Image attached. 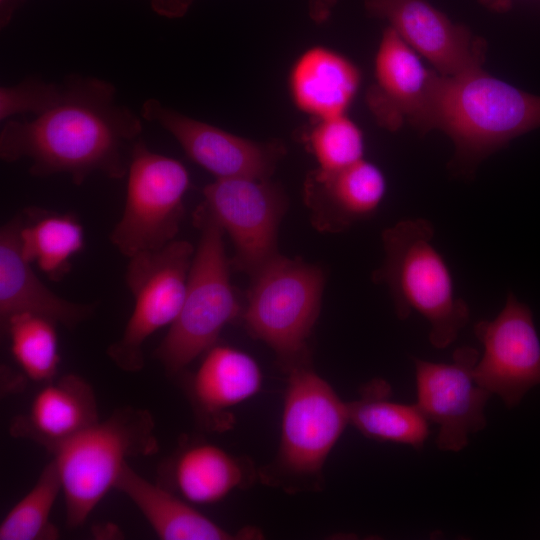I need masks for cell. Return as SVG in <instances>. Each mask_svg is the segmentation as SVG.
<instances>
[{"label": "cell", "instance_id": "13", "mask_svg": "<svg viewBox=\"0 0 540 540\" xmlns=\"http://www.w3.org/2000/svg\"><path fill=\"white\" fill-rule=\"evenodd\" d=\"M142 119L158 124L196 164L216 179H270L286 154L279 141H255L184 115L155 98L144 101Z\"/></svg>", "mask_w": 540, "mask_h": 540}, {"label": "cell", "instance_id": "16", "mask_svg": "<svg viewBox=\"0 0 540 540\" xmlns=\"http://www.w3.org/2000/svg\"><path fill=\"white\" fill-rule=\"evenodd\" d=\"M29 408L10 423L12 437L34 442L54 454L99 421L91 384L69 373L43 383Z\"/></svg>", "mask_w": 540, "mask_h": 540}, {"label": "cell", "instance_id": "18", "mask_svg": "<svg viewBox=\"0 0 540 540\" xmlns=\"http://www.w3.org/2000/svg\"><path fill=\"white\" fill-rule=\"evenodd\" d=\"M19 226L20 213L0 229L1 327L15 314L31 313L75 329L92 317L97 304L70 301L46 287L21 254Z\"/></svg>", "mask_w": 540, "mask_h": 540}, {"label": "cell", "instance_id": "22", "mask_svg": "<svg viewBox=\"0 0 540 540\" xmlns=\"http://www.w3.org/2000/svg\"><path fill=\"white\" fill-rule=\"evenodd\" d=\"M114 489L126 495L162 540H228L233 535L197 511L170 489L152 483L137 473L129 462Z\"/></svg>", "mask_w": 540, "mask_h": 540}, {"label": "cell", "instance_id": "20", "mask_svg": "<svg viewBox=\"0 0 540 540\" xmlns=\"http://www.w3.org/2000/svg\"><path fill=\"white\" fill-rule=\"evenodd\" d=\"M262 372L247 353L213 346L188 383L194 408L209 425L222 424L227 410L253 397L261 388Z\"/></svg>", "mask_w": 540, "mask_h": 540}, {"label": "cell", "instance_id": "8", "mask_svg": "<svg viewBox=\"0 0 540 540\" xmlns=\"http://www.w3.org/2000/svg\"><path fill=\"white\" fill-rule=\"evenodd\" d=\"M126 176L125 204L110 241L130 258L175 240L191 180L182 162L153 152L142 138L131 150Z\"/></svg>", "mask_w": 540, "mask_h": 540}, {"label": "cell", "instance_id": "30", "mask_svg": "<svg viewBox=\"0 0 540 540\" xmlns=\"http://www.w3.org/2000/svg\"><path fill=\"white\" fill-rule=\"evenodd\" d=\"M338 0H308L309 17L315 24L325 23L331 16Z\"/></svg>", "mask_w": 540, "mask_h": 540}, {"label": "cell", "instance_id": "9", "mask_svg": "<svg viewBox=\"0 0 540 540\" xmlns=\"http://www.w3.org/2000/svg\"><path fill=\"white\" fill-rule=\"evenodd\" d=\"M194 252L190 242L173 240L129 258L125 283L134 297V309L120 338L107 348L108 357L119 369L140 371L145 341L178 316Z\"/></svg>", "mask_w": 540, "mask_h": 540}, {"label": "cell", "instance_id": "31", "mask_svg": "<svg viewBox=\"0 0 540 540\" xmlns=\"http://www.w3.org/2000/svg\"><path fill=\"white\" fill-rule=\"evenodd\" d=\"M26 0H0V27L6 28Z\"/></svg>", "mask_w": 540, "mask_h": 540}, {"label": "cell", "instance_id": "19", "mask_svg": "<svg viewBox=\"0 0 540 540\" xmlns=\"http://www.w3.org/2000/svg\"><path fill=\"white\" fill-rule=\"evenodd\" d=\"M358 66L323 45L304 50L288 74V91L296 109L314 121L347 114L361 85Z\"/></svg>", "mask_w": 540, "mask_h": 540}, {"label": "cell", "instance_id": "2", "mask_svg": "<svg viewBox=\"0 0 540 540\" xmlns=\"http://www.w3.org/2000/svg\"><path fill=\"white\" fill-rule=\"evenodd\" d=\"M540 127V96L484 71L437 74L423 133L444 132L454 143L453 169L472 173L511 140Z\"/></svg>", "mask_w": 540, "mask_h": 540}, {"label": "cell", "instance_id": "28", "mask_svg": "<svg viewBox=\"0 0 540 540\" xmlns=\"http://www.w3.org/2000/svg\"><path fill=\"white\" fill-rule=\"evenodd\" d=\"M63 93V82L28 77L14 85L0 87V121L22 114L39 115L55 104Z\"/></svg>", "mask_w": 540, "mask_h": 540}, {"label": "cell", "instance_id": "25", "mask_svg": "<svg viewBox=\"0 0 540 540\" xmlns=\"http://www.w3.org/2000/svg\"><path fill=\"white\" fill-rule=\"evenodd\" d=\"M56 325L39 315L19 313L1 327L9 336L15 361L28 379L45 383L57 377L60 355Z\"/></svg>", "mask_w": 540, "mask_h": 540}, {"label": "cell", "instance_id": "32", "mask_svg": "<svg viewBox=\"0 0 540 540\" xmlns=\"http://www.w3.org/2000/svg\"><path fill=\"white\" fill-rule=\"evenodd\" d=\"M1 382L2 387L4 386V389H2V392L10 393L11 385L13 388V391H19L21 390V386L24 385L22 382H24V378L21 377L18 373L11 370L9 367L4 366L1 368Z\"/></svg>", "mask_w": 540, "mask_h": 540}, {"label": "cell", "instance_id": "5", "mask_svg": "<svg viewBox=\"0 0 540 540\" xmlns=\"http://www.w3.org/2000/svg\"><path fill=\"white\" fill-rule=\"evenodd\" d=\"M194 222L200 240L194 252L181 310L154 355L169 374H177L213 347L240 306L230 283L224 230L201 204Z\"/></svg>", "mask_w": 540, "mask_h": 540}, {"label": "cell", "instance_id": "17", "mask_svg": "<svg viewBox=\"0 0 540 540\" xmlns=\"http://www.w3.org/2000/svg\"><path fill=\"white\" fill-rule=\"evenodd\" d=\"M385 193L383 172L364 158L340 170L316 168L303 185L311 222L323 232L342 231L373 215Z\"/></svg>", "mask_w": 540, "mask_h": 540}, {"label": "cell", "instance_id": "33", "mask_svg": "<svg viewBox=\"0 0 540 540\" xmlns=\"http://www.w3.org/2000/svg\"><path fill=\"white\" fill-rule=\"evenodd\" d=\"M486 8L496 11L505 12L512 6L514 0H478Z\"/></svg>", "mask_w": 540, "mask_h": 540}, {"label": "cell", "instance_id": "29", "mask_svg": "<svg viewBox=\"0 0 540 540\" xmlns=\"http://www.w3.org/2000/svg\"><path fill=\"white\" fill-rule=\"evenodd\" d=\"M152 10L167 19H179L187 14L195 0H149Z\"/></svg>", "mask_w": 540, "mask_h": 540}, {"label": "cell", "instance_id": "6", "mask_svg": "<svg viewBox=\"0 0 540 540\" xmlns=\"http://www.w3.org/2000/svg\"><path fill=\"white\" fill-rule=\"evenodd\" d=\"M323 288L320 268L280 254L251 276L243 313L246 328L274 350L288 368L304 362Z\"/></svg>", "mask_w": 540, "mask_h": 540}, {"label": "cell", "instance_id": "21", "mask_svg": "<svg viewBox=\"0 0 540 540\" xmlns=\"http://www.w3.org/2000/svg\"><path fill=\"white\" fill-rule=\"evenodd\" d=\"M243 464L222 448L194 443L177 449L158 468L157 483L195 504H213L244 482Z\"/></svg>", "mask_w": 540, "mask_h": 540}, {"label": "cell", "instance_id": "12", "mask_svg": "<svg viewBox=\"0 0 540 540\" xmlns=\"http://www.w3.org/2000/svg\"><path fill=\"white\" fill-rule=\"evenodd\" d=\"M474 333L483 346L474 367L476 381L507 408L516 407L540 385V339L531 309L510 292L500 313L478 321Z\"/></svg>", "mask_w": 540, "mask_h": 540}, {"label": "cell", "instance_id": "27", "mask_svg": "<svg viewBox=\"0 0 540 540\" xmlns=\"http://www.w3.org/2000/svg\"><path fill=\"white\" fill-rule=\"evenodd\" d=\"M303 140L322 170H340L364 158L363 132L347 114L316 120Z\"/></svg>", "mask_w": 540, "mask_h": 540}, {"label": "cell", "instance_id": "1", "mask_svg": "<svg viewBox=\"0 0 540 540\" xmlns=\"http://www.w3.org/2000/svg\"><path fill=\"white\" fill-rule=\"evenodd\" d=\"M142 117L117 100L116 87L97 77L69 76L59 100L28 120L10 119L0 130V158L30 162L35 177L64 174L75 185L101 173L127 175Z\"/></svg>", "mask_w": 540, "mask_h": 540}, {"label": "cell", "instance_id": "10", "mask_svg": "<svg viewBox=\"0 0 540 540\" xmlns=\"http://www.w3.org/2000/svg\"><path fill=\"white\" fill-rule=\"evenodd\" d=\"M202 205L234 245L233 267L250 277L279 255L278 227L287 209L284 189L270 179H216Z\"/></svg>", "mask_w": 540, "mask_h": 540}, {"label": "cell", "instance_id": "7", "mask_svg": "<svg viewBox=\"0 0 540 540\" xmlns=\"http://www.w3.org/2000/svg\"><path fill=\"white\" fill-rule=\"evenodd\" d=\"M349 420L348 403L305 362L289 368L280 444L270 467L285 487L315 483ZM276 480V481H277Z\"/></svg>", "mask_w": 540, "mask_h": 540}, {"label": "cell", "instance_id": "11", "mask_svg": "<svg viewBox=\"0 0 540 540\" xmlns=\"http://www.w3.org/2000/svg\"><path fill=\"white\" fill-rule=\"evenodd\" d=\"M476 348H457L450 363L413 358L417 406L439 427L436 446L443 451L464 449L469 436L487 425L484 413L491 394L475 379Z\"/></svg>", "mask_w": 540, "mask_h": 540}, {"label": "cell", "instance_id": "23", "mask_svg": "<svg viewBox=\"0 0 540 540\" xmlns=\"http://www.w3.org/2000/svg\"><path fill=\"white\" fill-rule=\"evenodd\" d=\"M19 244L28 263L60 281L85 246L84 229L74 215L30 207L20 213Z\"/></svg>", "mask_w": 540, "mask_h": 540}, {"label": "cell", "instance_id": "14", "mask_svg": "<svg viewBox=\"0 0 540 540\" xmlns=\"http://www.w3.org/2000/svg\"><path fill=\"white\" fill-rule=\"evenodd\" d=\"M364 7L370 16L385 20L439 74L453 76L482 67L486 42L427 0H364Z\"/></svg>", "mask_w": 540, "mask_h": 540}, {"label": "cell", "instance_id": "4", "mask_svg": "<svg viewBox=\"0 0 540 540\" xmlns=\"http://www.w3.org/2000/svg\"><path fill=\"white\" fill-rule=\"evenodd\" d=\"M152 414L124 406L93 424L54 454L65 500L66 525L80 527L108 493L129 458L158 452Z\"/></svg>", "mask_w": 540, "mask_h": 540}, {"label": "cell", "instance_id": "26", "mask_svg": "<svg viewBox=\"0 0 540 540\" xmlns=\"http://www.w3.org/2000/svg\"><path fill=\"white\" fill-rule=\"evenodd\" d=\"M62 491L57 464L52 459L30 491L7 513L0 524V540H55L58 528L50 516Z\"/></svg>", "mask_w": 540, "mask_h": 540}, {"label": "cell", "instance_id": "3", "mask_svg": "<svg viewBox=\"0 0 540 540\" xmlns=\"http://www.w3.org/2000/svg\"><path fill=\"white\" fill-rule=\"evenodd\" d=\"M435 229L424 218H406L382 233L384 260L373 280L385 284L400 319L412 312L429 323L437 349L451 345L470 319L468 304L456 296L450 269L435 247Z\"/></svg>", "mask_w": 540, "mask_h": 540}, {"label": "cell", "instance_id": "15", "mask_svg": "<svg viewBox=\"0 0 540 540\" xmlns=\"http://www.w3.org/2000/svg\"><path fill=\"white\" fill-rule=\"evenodd\" d=\"M437 74L387 26L374 57V82L366 92L376 123L395 132L407 122L423 132Z\"/></svg>", "mask_w": 540, "mask_h": 540}, {"label": "cell", "instance_id": "24", "mask_svg": "<svg viewBox=\"0 0 540 540\" xmlns=\"http://www.w3.org/2000/svg\"><path fill=\"white\" fill-rule=\"evenodd\" d=\"M390 392L383 380L367 384L361 398L348 403L350 424L372 440L421 449L429 435L428 419L416 403L389 400Z\"/></svg>", "mask_w": 540, "mask_h": 540}]
</instances>
